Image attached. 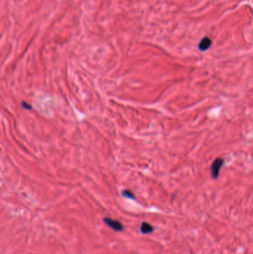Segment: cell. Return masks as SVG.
Here are the masks:
<instances>
[{
	"mask_svg": "<svg viewBox=\"0 0 253 254\" xmlns=\"http://www.w3.org/2000/svg\"><path fill=\"white\" fill-rule=\"evenodd\" d=\"M224 164V160L222 158H216L210 167V172L211 175L213 178H217L219 175L220 169Z\"/></svg>",
	"mask_w": 253,
	"mask_h": 254,
	"instance_id": "1",
	"label": "cell"
},
{
	"mask_svg": "<svg viewBox=\"0 0 253 254\" xmlns=\"http://www.w3.org/2000/svg\"><path fill=\"white\" fill-rule=\"evenodd\" d=\"M104 222L107 225L108 227H111L115 231H122L123 230V226L119 221L111 219L110 218H104Z\"/></svg>",
	"mask_w": 253,
	"mask_h": 254,
	"instance_id": "2",
	"label": "cell"
},
{
	"mask_svg": "<svg viewBox=\"0 0 253 254\" xmlns=\"http://www.w3.org/2000/svg\"><path fill=\"white\" fill-rule=\"evenodd\" d=\"M212 45V40L208 37H205L200 40V43L198 44V48L201 51H205L208 50Z\"/></svg>",
	"mask_w": 253,
	"mask_h": 254,
	"instance_id": "3",
	"label": "cell"
},
{
	"mask_svg": "<svg viewBox=\"0 0 253 254\" xmlns=\"http://www.w3.org/2000/svg\"><path fill=\"white\" fill-rule=\"evenodd\" d=\"M154 230V227L147 222H142L140 226V231L143 234H148L151 233Z\"/></svg>",
	"mask_w": 253,
	"mask_h": 254,
	"instance_id": "4",
	"label": "cell"
},
{
	"mask_svg": "<svg viewBox=\"0 0 253 254\" xmlns=\"http://www.w3.org/2000/svg\"><path fill=\"white\" fill-rule=\"evenodd\" d=\"M122 195L125 196L126 198H134V195L133 193L128 190H125L122 192Z\"/></svg>",
	"mask_w": 253,
	"mask_h": 254,
	"instance_id": "5",
	"label": "cell"
},
{
	"mask_svg": "<svg viewBox=\"0 0 253 254\" xmlns=\"http://www.w3.org/2000/svg\"><path fill=\"white\" fill-rule=\"evenodd\" d=\"M23 106L25 108H28V109H30V108H31V106H30V105H28L27 103H25V102H23Z\"/></svg>",
	"mask_w": 253,
	"mask_h": 254,
	"instance_id": "6",
	"label": "cell"
}]
</instances>
